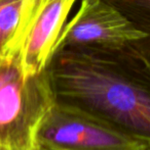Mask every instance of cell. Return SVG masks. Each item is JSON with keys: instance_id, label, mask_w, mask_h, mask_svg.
<instances>
[{"instance_id": "cell-7", "label": "cell", "mask_w": 150, "mask_h": 150, "mask_svg": "<svg viewBox=\"0 0 150 150\" xmlns=\"http://www.w3.org/2000/svg\"><path fill=\"white\" fill-rule=\"evenodd\" d=\"M119 9L146 38L134 44L135 48L150 61V0H106Z\"/></svg>"}, {"instance_id": "cell-3", "label": "cell", "mask_w": 150, "mask_h": 150, "mask_svg": "<svg viewBox=\"0 0 150 150\" xmlns=\"http://www.w3.org/2000/svg\"><path fill=\"white\" fill-rule=\"evenodd\" d=\"M35 145L48 150H140L146 146L90 115L55 102L38 126Z\"/></svg>"}, {"instance_id": "cell-5", "label": "cell", "mask_w": 150, "mask_h": 150, "mask_svg": "<svg viewBox=\"0 0 150 150\" xmlns=\"http://www.w3.org/2000/svg\"><path fill=\"white\" fill-rule=\"evenodd\" d=\"M77 0H29L19 58L26 75L45 69Z\"/></svg>"}, {"instance_id": "cell-2", "label": "cell", "mask_w": 150, "mask_h": 150, "mask_svg": "<svg viewBox=\"0 0 150 150\" xmlns=\"http://www.w3.org/2000/svg\"><path fill=\"white\" fill-rule=\"evenodd\" d=\"M52 103L45 69L26 75L19 55L0 58V150H32Z\"/></svg>"}, {"instance_id": "cell-8", "label": "cell", "mask_w": 150, "mask_h": 150, "mask_svg": "<svg viewBox=\"0 0 150 150\" xmlns=\"http://www.w3.org/2000/svg\"><path fill=\"white\" fill-rule=\"evenodd\" d=\"M32 150H48V149H45V148H42V147L40 146H37V145H35L34 147H33ZM140 150H150V147L148 146H144L143 148H141Z\"/></svg>"}, {"instance_id": "cell-6", "label": "cell", "mask_w": 150, "mask_h": 150, "mask_svg": "<svg viewBox=\"0 0 150 150\" xmlns=\"http://www.w3.org/2000/svg\"><path fill=\"white\" fill-rule=\"evenodd\" d=\"M29 0H0V58L19 55Z\"/></svg>"}, {"instance_id": "cell-1", "label": "cell", "mask_w": 150, "mask_h": 150, "mask_svg": "<svg viewBox=\"0 0 150 150\" xmlns=\"http://www.w3.org/2000/svg\"><path fill=\"white\" fill-rule=\"evenodd\" d=\"M45 73L55 103L150 147V61L134 46L61 48Z\"/></svg>"}, {"instance_id": "cell-4", "label": "cell", "mask_w": 150, "mask_h": 150, "mask_svg": "<svg viewBox=\"0 0 150 150\" xmlns=\"http://www.w3.org/2000/svg\"><path fill=\"white\" fill-rule=\"evenodd\" d=\"M144 38L146 35L106 0H80L77 11L61 32L55 51L78 46L121 47Z\"/></svg>"}]
</instances>
